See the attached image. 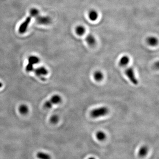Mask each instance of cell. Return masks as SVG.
Segmentation results:
<instances>
[{"label":"cell","mask_w":159,"mask_h":159,"mask_svg":"<svg viewBox=\"0 0 159 159\" xmlns=\"http://www.w3.org/2000/svg\"><path fill=\"white\" fill-rule=\"evenodd\" d=\"M129 62V58L127 56H123L119 61V65L122 68H125V73L130 81L134 85H137L139 84V81L135 76L133 69L128 66Z\"/></svg>","instance_id":"obj_1"},{"label":"cell","mask_w":159,"mask_h":159,"mask_svg":"<svg viewBox=\"0 0 159 159\" xmlns=\"http://www.w3.org/2000/svg\"><path fill=\"white\" fill-rule=\"evenodd\" d=\"M109 112V109L106 107L95 108L90 112V115L93 118H98L107 115Z\"/></svg>","instance_id":"obj_2"},{"label":"cell","mask_w":159,"mask_h":159,"mask_svg":"<svg viewBox=\"0 0 159 159\" xmlns=\"http://www.w3.org/2000/svg\"><path fill=\"white\" fill-rule=\"evenodd\" d=\"M61 97L58 95H53L50 100H49L47 101L44 104V107L46 109H50L52 108L53 105L55 104H59L61 102Z\"/></svg>","instance_id":"obj_3"},{"label":"cell","mask_w":159,"mask_h":159,"mask_svg":"<svg viewBox=\"0 0 159 159\" xmlns=\"http://www.w3.org/2000/svg\"><path fill=\"white\" fill-rule=\"evenodd\" d=\"M28 63L26 67L27 72H31L33 71L34 66L37 64L40 61V59L38 57L35 56H30L28 59Z\"/></svg>","instance_id":"obj_4"},{"label":"cell","mask_w":159,"mask_h":159,"mask_svg":"<svg viewBox=\"0 0 159 159\" xmlns=\"http://www.w3.org/2000/svg\"><path fill=\"white\" fill-rule=\"evenodd\" d=\"M35 73L39 78H40L42 81L46 80V79L44 77V76L47 75L48 73L47 69L43 66H41L35 69H34L33 71Z\"/></svg>","instance_id":"obj_5"},{"label":"cell","mask_w":159,"mask_h":159,"mask_svg":"<svg viewBox=\"0 0 159 159\" xmlns=\"http://www.w3.org/2000/svg\"><path fill=\"white\" fill-rule=\"evenodd\" d=\"M36 21L38 23L43 25H47L51 22V19L48 16H40L36 17Z\"/></svg>","instance_id":"obj_6"},{"label":"cell","mask_w":159,"mask_h":159,"mask_svg":"<svg viewBox=\"0 0 159 159\" xmlns=\"http://www.w3.org/2000/svg\"><path fill=\"white\" fill-rule=\"evenodd\" d=\"M31 20V17H28L27 18L25 21L21 24L19 28V31L20 33L23 34L24 33L27 29L28 25Z\"/></svg>","instance_id":"obj_7"},{"label":"cell","mask_w":159,"mask_h":159,"mask_svg":"<svg viewBox=\"0 0 159 159\" xmlns=\"http://www.w3.org/2000/svg\"><path fill=\"white\" fill-rule=\"evenodd\" d=\"M94 78L96 81H100L102 80L103 78V73L101 71H97L93 74Z\"/></svg>","instance_id":"obj_8"},{"label":"cell","mask_w":159,"mask_h":159,"mask_svg":"<svg viewBox=\"0 0 159 159\" xmlns=\"http://www.w3.org/2000/svg\"><path fill=\"white\" fill-rule=\"evenodd\" d=\"M86 41L88 44L90 46H93L95 43V38L92 35H88L86 38Z\"/></svg>","instance_id":"obj_9"},{"label":"cell","mask_w":159,"mask_h":159,"mask_svg":"<svg viewBox=\"0 0 159 159\" xmlns=\"http://www.w3.org/2000/svg\"><path fill=\"white\" fill-rule=\"evenodd\" d=\"M19 110L21 114L25 115L28 113V107L27 105H25V104H22L20 106Z\"/></svg>","instance_id":"obj_10"},{"label":"cell","mask_w":159,"mask_h":159,"mask_svg":"<svg viewBox=\"0 0 159 159\" xmlns=\"http://www.w3.org/2000/svg\"><path fill=\"white\" fill-rule=\"evenodd\" d=\"M36 156L39 159H51V156L43 152H38Z\"/></svg>","instance_id":"obj_11"},{"label":"cell","mask_w":159,"mask_h":159,"mask_svg":"<svg viewBox=\"0 0 159 159\" xmlns=\"http://www.w3.org/2000/svg\"><path fill=\"white\" fill-rule=\"evenodd\" d=\"M89 19L92 21H95L97 20L98 17L97 12L95 10H92L90 11L88 14Z\"/></svg>","instance_id":"obj_12"},{"label":"cell","mask_w":159,"mask_h":159,"mask_svg":"<svg viewBox=\"0 0 159 159\" xmlns=\"http://www.w3.org/2000/svg\"><path fill=\"white\" fill-rule=\"evenodd\" d=\"M76 34L79 35H82L86 33V28L83 26H78L76 28Z\"/></svg>","instance_id":"obj_13"},{"label":"cell","mask_w":159,"mask_h":159,"mask_svg":"<svg viewBox=\"0 0 159 159\" xmlns=\"http://www.w3.org/2000/svg\"><path fill=\"white\" fill-rule=\"evenodd\" d=\"M147 42L149 45L154 46L158 43V40L155 37H150L147 39Z\"/></svg>","instance_id":"obj_14"},{"label":"cell","mask_w":159,"mask_h":159,"mask_svg":"<svg viewBox=\"0 0 159 159\" xmlns=\"http://www.w3.org/2000/svg\"><path fill=\"white\" fill-rule=\"evenodd\" d=\"M96 138L100 141L103 140L106 138V135L102 131H98L96 133Z\"/></svg>","instance_id":"obj_15"},{"label":"cell","mask_w":159,"mask_h":159,"mask_svg":"<svg viewBox=\"0 0 159 159\" xmlns=\"http://www.w3.org/2000/svg\"><path fill=\"white\" fill-rule=\"evenodd\" d=\"M148 152V148L146 146H143L139 151V155L140 156H144L146 155Z\"/></svg>","instance_id":"obj_16"},{"label":"cell","mask_w":159,"mask_h":159,"mask_svg":"<svg viewBox=\"0 0 159 159\" xmlns=\"http://www.w3.org/2000/svg\"><path fill=\"white\" fill-rule=\"evenodd\" d=\"M40 14V12L36 8H33L30 10V15L31 16L36 17Z\"/></svg>","instance_id":"obj_17"},{"label":"cell","mask_w":159,"mask_h":159,"mask_svg":"<svg viewBox=\"0 0 159 159\" xmlns=\"http://www.w3.org/2000/svg\"><path fill=\"white\" fill-rule=\"evenodd\" d=\"M59 118L58 115H54L50 118V122L53 124H56L59 121Z\"/></svg>","instance_id":"obj_18"},{"label":"cell","mask_w":159,"mask_h":159,"mask_svg":"<svg viewBox=\"0 0 159 159\" xmlns=\"http://www.w3.org/2000/svg\"><path fill=\"white\" fill-rule=\"evenodd\" d=\"M3 86V84L1 82H0V88H1Z\"/></svg>","instance_id":"obj_19"},{"label":"cell","mask_w":159,"mask_h":159,"mask_svg":"<svg viewBox=\"0 0 159 159\" xmlns=\"http://www.w3.org/2000/svg\"><path fill=\"white\" fill-rule=\"evenodd\" d=\"M88 159H95L94 158H93V157H90V158H88Z\"/></svg>","instance_id":"obj_20"}]
</instances>
